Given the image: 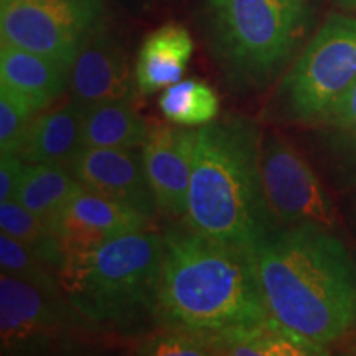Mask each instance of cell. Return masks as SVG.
<instances>
[{"instance_id":"obj_23","label":"cell","mask_w":356,"mask_h":356,"mask_svg":"<svg viewBox=\"0 0 356 356\" xmlns=\"http://www.w3.org/2000/svg\"><path fill=\"white\" fill-rule=\"evenodd\" d=\"M137 355L147 356H208L213 355L208 332L162 328L136 348Z\"/></svg>"},{"instance_id":"obj_10","label":"cell","mask_w":356,"mask_h":356,"mask_svg":"<svg viewBox=\"0 0 356 356\" xmlns=\"http://www.w3.org/2000/svg\"><path fill=\"white\" fill-rule=\"evenodd\" d=\"M195 145L197 129L165 124L150 126L140 150L159 215L170 220L185 218Z\"/></svg>"},{"instance_id":"obj_18","label":"cell","mask_w":356,"mask_h":356,"mask_svg":"<svg viewBox=\"0 0 356 356\" xmlns=\"http://www.w3.org/2000/svg\"><path fill=\"white\" fill-rule=\"evenodd\" d=\"M147 124L131 101H109L84 106L81 147L92 149H142L149 137Z\"/></svg>"},{"instance_id":"obj_25","label":"cell","mask_w":356,"mask_h":356,"mask_svg":"<svg viewBox=\"0 0 356 356\" xmlns=\"http://www.w3.org/2000/svg\"><path fill=\"white\" fill-rule=\"evenodd\" d=\"M322 124L337 152L356 165V81Z\"/></svg>"},{"instance_id":"obj_7","label":"cell","mask_w":356,"mask_h":356,"mask_svg":"<svg viewBox=\"0 0 356 356\" xmlns=\"http://www.w3.org/2000/svg\"><path fill=\"white\" fill-rule=\"evenodd\" d=\"M102 26V0H0L2 42L51 58L70 71Z\"/></svg>"},{"instance_id":"obj_3","label":"cell","mask_w":356,"mask_h":356,"mask_svg":"<svg viewBox=\"0 0 356 356\" xmlns=\"http://www.w3.org/2000/svg\"><path fill=\"white\" fill-rule=\"evenodd\" d=\"M262 134L252 119L222 115L197 129L185 222L254 249L275 226L261 180Z\"/></svg>"},{"instance_id":"obj_16","label":"cell","mask_w":356,"mask_h":356,"mask_svg":"<svg viewBox=\"0 0 356 356\" xmlns=\"http://www.w3.org/2000/svg\"><path fill=\"white\" fill-rule=\"evenodd\" d=\"M213 355L233 356H318L327 346L291 330L273 315L261 322L208 332Z\"/></svg>"},{"instance_id":"obj_12","label":"cell","mask_w":356,"mask_h":356,"mask_svg":"<svg viewBox=\"0 0 356 356\" xmlns=\"http://www.w3.org/2000/svg\"><path fill=\"white\" fill-rule=\"evenodd\" d=\"M150 221V218L127 204L81 186L58 218L55 234L66 259L91 251L118 236L149 229Z\"/></svg>"},{"instance_id":"obj_14","label":"cell","mask_w":356,"mask_h":356,"mask_svg":"<svg viewBox=\"0 0 356 356\" xmlns=\"http://www.w3.org/2000/svg\"><path fill=\"white\" fill-rule=\"evenodd\" d=\"M84 106L76 99L53 104L38 113L26 127L15 154L26 163L68 167L81 149Z\"/></svg>"},{"instance_id":"obj_22","label":"cell","mask_w":356,"mask_h":356,"mask_svg":"<svg viewBox=\"0 0 356 356\" xmlns=\"http://www.w3.org/2000/svg\"><path fill=\"white\" fill-rule=\"evenodd\" d=\"M0 269L3 274H10L44 291L63 293L58 270L35 256L17 239L3 233L0 234Z\"/></svg>"},{"instance_id":"obj_5","label":"cell","mask_w":356,"mask_h":356,"mask_svg":"<svg viewBox=\"0 0 356 356\" xmlns=\"http://www.w3.org/2000/svg\"><path fill=\"white\" fill-rule=\"evenodd\" d=\"M307 0H207L211 50L229 88H266L300 42Z\"/></svg>"},{"instance_id":"obj_26","label":"cell","mask_w":356,"mask_h":356,"mask_svg":"<svg viewBox=\"0 0 356 356\" xmlns=\"http://www.w3.org/2000/svg\"><path fill=\"white\" fill-rule=\"evenodd\" d=\"M25 160L15 152H2L0 157V203L13 200L24 175Z\"/></svg>"},{"instance_id":"obj_13","label":"cell","mask_w":356,"mask_h":356,"mask_svg":"<svg viewBox=\"0 0 356 356\" xmlns=\"http://www.w3.org/2000/svg\"><path fill=\"white\" fill-rule=\"evenodd\" d=\"M70 91L83 106L136 99V71L124 44L108 26H102L79 51L70 71Z\"/></svg>"},{"instance_id":"obj_27","label":"cell","mask_w":356,"mask_h":356,"mask_svg":"<svg viewBox=\"0 0 356 356\" xmlns=\"http://www.w3.org/2000/svg\"><path fill=\"white\" fill-rule=\"evenodd\" d=\"M335 2L341 8H345V10H350V12L356 13V0H335Z\"/></svg>"},{"instance_id":"obj_17","label":"cell","mask_w":356,"mask_h":356,"mask_svg":"<svg viewBox=\"0 0 356 356\" xmlns=\"http://www.w3.org/2000/svg\"><path fill=\"white\" fill-rule=\"evenodd\" d=\"M193 55V40L184 25L167 24L154 30L142 43L136 61V83L142 95L181 81Z\"/></svg>"},{"instance_id":"obj_19","label":"cell","mask_w":356,"mask_h":356,"mask_svg":"<svg viewBox=\"0 0 356 356\" xmlns=\"http://www.w3.org/2000/svg\"><path fill=\"white\" fill-rule=\"evenodd\" d=\"M81 184L68 167L47 163H25L15 198L55 231L58 218L70 200L81 190Z\"/></svg>"},{"instance_id":"obj_15","label":"cell","mask_w":356,"mask_h":356,"mask_svg":"<svg viewBox=\"0 0 356 356\" xmlns=\"http://www.w3.org/2000/svg\"><path fill=\"white\" fill-rule=\"evenodd\" d=\"M0 84L24 96L42 113L65 95L70 70L51 58L2 42Z\"/></svg>"},{"instance_id":"obj_21","label":"cell","mask_w":356,"mask_h":356,"mask_svg":"<svg viewBox=\"0 0 356 356\" xmlns=\"http://www.w3.org/2000/svg\"><path fill=\"white\" fill-rule=\"evenodd\" d=\"M159 106L168 121L184 127L207 126L220 113V99L215 89L198 79H185L165 88Z\"/></svg>"},{"instance_id":"obj_24","label":"cell","mask_w":356,"mask_h":356,"mask_svg":"<svg viewBox=\"0 0 356 356\" xmlns=\"http://www.w3.org/2000/svg\"><path fill=\"white\" fill-rule=\"evenodd\" d=\"M38 114L30 101L0 84V150L15 152L22 137Z\"/></svg>"},{"instance_id":"obj_9","label":"cell","mask_w":356,"mask_h":356,"mask_svg":"<svg viewBox=\"0 0 356 356\" xmlns=\"http://www.w3.org/2000/svg\"><path fill=\"white\" fill-rule=\"evenodd\" d=\"M79 323H89L63 293L44 291L10 274L0 275L2 353L48 348Z\"/></svg>"},{"instance_id":"obj_2","label":"cell","mask_w":356,"mask_h":356,"mask_svg":"<svg viewBox=\"0 0 356 356\" xmlns=\"http://www.w3.org/2000/svg\"><path fill=\"white\" fill-rule=\"evenodd\" d=\"M251 249L173 222L162 233L154 322L216 332L269 318Z\"/></svg>"},{"instance_id":"obj_6","label":"cell","mask_w":356,"mask_h":356,"mask_svg":"<svg viewBox=\"0 0 356 356\" xmlns=\"http://www.w3.org/2000/svg\"><path fill=\"white\" fill-rule=\"evenodd\" d=\"M356 81V17L332 13L280 83L284 118L322 124Z\"/></svg>"},{"instance_id":"obj_11","label":"cell","mask_w":356,"mask_h":356,"mask_svg":"<svg viewBox=\"0 0 356 356\" xmlns=\"http://www.w3.org/2000/svg\"><path fill=\"white\" fill-rule=\"evenodd\" d=\"M70 170L84 188L127 204L150 220L159 213L139 149L81 147Z\"/></svg>"},{"instance_id":"obj_8","label":"cell","mask_w":356,"mask_h":356,"mask_svg":"<svg viewBox=\"0 0 356 356\" xmlns=\"http://www.w3.org/2000/svg\"><path fill=\"white\" fill-rule=\"evenodd\" d=\"M261 180L277 228L318 225L335 229L337 211L330 195L304 154L277 132L262 136Z\"/></svg>"},{"instance_id":"obj_20","label":"cell","mask_w":356,"mask_h":356,"mask_svg":"<svg viewBox=\"0 0 356 356\" xmlns=\"http://www.w3.org/2000/svg\"><path fill=\"white\" fill-rule=\"evenodd\" d=\"M0 229L3 234L29 248L35 256L53 269H61L65 252L55 231L17 200L0 203Z\"/></svg>"},{"instance_id":"obj_1","label":"cell","mask_w":356,"mask_h":356,"mask_svg":"<svg viewBox=\"0 0 356 356\" xmlns=\"http://www.w3.org/2000/svg\"><path fill=\"white\" fill-rule=\"evenodd\" d=\"M269 314L327 346L356 328V261L333 229L280 226L252 249Z\"/></svg>"},{"instance_id":"obj_4","label":"cell","mask_w":356,"mask_h":356,"mask_svg":"<svg viewBox=\"0 0 356 356\" xmlns=\"http://www.w3.org/2000/svg\"><path fill=\"white\" fill-rule=\"evenodd\" d=\"M160 261L162 234L149 228L68 256L58 279L66 300L89 323L126 330L154 320Z\"/></svg>"}]
</instances>
